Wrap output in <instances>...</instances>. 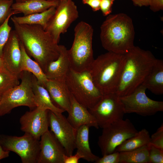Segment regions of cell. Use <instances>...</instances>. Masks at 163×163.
Masks as SVG:
<instances>
[{
  "mask_svg": "<svg viewBox=\"0 0 163 163\" xmlns=\"http://www.w3.org/2000/svg\"><path fill=\"white\" fill-rule=\"evenodd\" d=\"M135 36L132 20L123 13L108 15L100 27L101 44L108 52L125 53L134 46Z\"/></svg>",
  "mask_w": 163,
  "mask_h": 163,
  "instance_id": "3957f363",
  "label": "cell"
},
{
  "mask_svg": "<svg viewBox=\"0 0 163 163\" xmlns=\"http://www.w3.org/2000/svg\"><path fill=\"white\" fill-rule=\"evenodd\" d=\"M146 90L141 85L129 94L119 97L125 113H135L146 116L163 111V102L149 98L146 94Z\"/></svg>",
  "mask_w": 163,
  "mask_h": 163,
  "instance_id": "8fae6325",
  "label": "cell"
},
{
  "mask_svg": "<svg viewBox=\"0 0 163 163\" xmlns=\"http://www.w3.org/2000/svg\"><path fill=\"white\" fill-rule=\"evenodd\" d=\"M44 87L54 105L68 113L70 109L71 93L66 83V78L48 79Z\"/></svg>",
  "mask_w": 163,
  "mask_h": 163,
  "instance_id": "e0dca14e",
  "label": "cell"
},
{
  "mask_svg": "<svg viewBox=\"0 0 163 163\" xmlns=\"http://www.w3.org/2000/svg\"><path fill=\"white\" fill-rule=\"evenodd\" d=\"M48 118L50 130L64 147L66 155H73L77 131L62 113H55L49 110Z\"/></svg>",
  "mask_w": 163,
  "mask_h": 163,
  "instance_id": "4fadbf2b",
  "label": "cell"
},
{
  "mask_svg": "<svg viewBox=\"0 0 163 163\" xmlns=\"http://www.w3.org/2000/svg\"><path fill=\"white\" fill-rule=\"evenodd\" d=\"M150 143L155 146L163 150V123L150 137Z\"/></svg>",
  "mask_w": 163,
  "mask_h": 163,
  "instance_id": "1f68e13d",
  "label": "cell"
},
{
  "mask_svg": "<svg viewBox=\"0 0 163 163\" xmlns=\"http://www.w3.org/2000/svg\"><path fill=\"white\" fill-rule=\"evenodd\" d=\"M136 6L142 7L149 6L150 0H132Z\"/></svg>",
  "mask_w": 163,
  "mask_h": 163,
  "instance_id": "74e56055",
  "label": "cell"
},
{
  "mask_svg": "<svg viewBox=\"0 0 163 163\" xmlns=\"http://www.w3.org/2000/svg\"><path fill=\"white\" fill-rule=\"evenodd\" d=\"M48 111L37 107L26 112L20 119L21 130L40 140L49 129Z\"/></svg>",
  "mask_w": 163,
  "mask_h": 163,
  "instance_id": "5bb4252c",
  "label": "cell"
},
{
  "mask_svg": "<svg viewBox=\"0 0 163 163\" xmlns=\"http://www.w3.org/2000/svg\"><path fill=\"white\" fill-rule=\"evenodd\" d=\"M19 79L3 66L0 68V99L6 92L20 84Z\"/></svg>",
  "mask_w": 163,
  "mask_h": 163,
  "instance_id": "83f0119b",
  "label": "cell"
},
{
  "mask_svg": "<svg viewBox=\"0 0 163 163\" xmlns=\"http://www.w3.org/2000/svg\"><path fill=\"white\" fill-rule=\"evenodd\" d=\"M79 17L77 7L73 0H61L45 30L58 43L60 35L66 32L71 24Z\"/></svg>",
  "mask_w": 163,
  "mask_h": 163,
  "instance_id": "30bf717a",
  "label": "cell"
},
{
  "mask_svg": "<svg viewBox=\"0 0 163 163\" xmlns=\"http://www.w3.org/2000/svg\"><path fill=\"white\" fill-rule=\"evenodd\" d=\"M49 1H59L61 0H47Z\"/></svg>",
  "mask_w": 163,
  "mask_h": 163,
  "instance_id": "60d3db41",
  "label": "cell"
},
{
  "mask_svg": "<svg viewBox=\"0 0 163 163\" xmlns=\"http://www.w3.org/2000/svg\"><path fill=\"white\" fill-rule=\"evenodd\" d=\"M0 144L4 149L16 153L22 163H37L40 140L25 133L21 136L0 135Z\"/></svg>",
  "mask_w": 163,
  "mask_h": 163,
  "instance_id": "9c48e42d",
  "label": "cell"
},
{
  "mask_svg": "<svg viewBox=\"0 0 163 163\" xmlns=\"http://www.w3.org/2000/svg\"><path fill=\"white\" fill-rule=\"evenodd\" d=\"M72 45L67 50L71 68L78 72L88 70L94 58L92 39L94 30L88 23L81 21L75 26Z\"/></svg>",
  "mask_w": 163,
  "mask_h": 163,
  "instance_id": "5b68a950",
  "label": "cell"
},
{
  "mask_svg": "<svg viewBox=\"0 0 163 163\" xmlns=\"http://www.w3.org/2000/svg\"><path fill=\"white\" fill-rule=\"evenodd\" d=\"M66 81L76 101L88 109L92 108L103 95L94 84L88 70L78 72L70 68Z\"/></svg>",
  "mask_w": 163,
  "mask_h": 163,
  "instance_id": "8992f818",
  "label": "cell"
},
{
  "mask_svg": "<svg viewBox=\"0 0 163 163\" xmlns=\"http://www.w3.org/2000/svg\"><path fill=\"white\" fill-rule=\"evenodd\" d=\"M114 0H101L100 9L104 16H107L112 12V7Z\"/></svg>",
  "mask_w": 163,
  "mask_h": 163,
  "instance_id": "836d02e7",
  "label": "cell"
},
{
  "mask_svg": "<svg viewBox=\"0 0 163 163\" xmlns=\"http://www.w3.org/2000/svg\"><path fill=\"white\" fill-rule=\"evenodd\" d=\"M59 1L47 0H26L16 1L11 6L12 10L16 14L22 13L24 16L40 13L52 7H56Z\"/></svg>",
  "mask_w": 163,
  "mask_h": 163,
  "instance_id": "ffe728a7",
  "label": "cell"
},
{
  "mask_svg": "<svg viewBox=\"0 0 163 163\" xmlns=\"http://www.w3.org/2000/svg\"><path fill=\"white\" fill-rule=\"evenodd\" d=\"M82 158L81 156L77 153L70 156L65 155L64 157V163H78L80 159Z\"/></svg>",
  "mask_w": 163,
  "mask_h": 163,
  "instance_id": "8d00e7d4",
  "label": "cell"
},
{
  "mask_svg": "<svg viewBox=\"0 0 163 163\" xmlns=\"http://www.w3.org/2000/svg\"><path fill=\"white\" fill-rule=\"evenodd\" d=\"M2 58L3 66L11 74L19 78L21 72V52L20 41L14 30H11L3 47Z\"/></svg>",
  "mask_w": 163,
  "mask_h": 163,
  "instance_id": "2e32d148",
  "label": "cell"
},
{
  "mask_svg": "<svg viewBox=\"0 0 163 163\" xmlns=\"http://www.w3.org/2000/svg\"><path fill=\"white\" fill-rule=\"evenodd\" d=\"M12 15H10L3 23L0 26V56L1 57L3 47L12 30L11 27L9 24L8 22Z\"/></svg>",
  "mask_w": 163,
  "mask_h": 163,
  "instance_id": "f1b7e54d",
  "label": "cell"
},
{
  "mask_svg": "<svg viewBox=\"0 0 163 163\" xmlns=\"http://www.w3.org/2000/svg\"><path fill=\"white\" fill-rule=\"evenodd\" d=\"M20 84L6 92L0 99V117L10 113L15 107L25 106L32 110L37 107L32 84V74L27 71L20 73Z\"/></svg>",
  "mask_w": 163,
  "mask_h": 163,
  "instance_id": "52a82bcc",
  "label": "cell"
},
{
  "mask_svg": "<svg viewBox=\"0 0 163 163\" xmlns=\"http://www.w3.org/2000/svg\"><path fill=\"white\" fill-rule=\"evenodd\" d=\"M3 66V62L2 57L0 56V68Z\"/></svg>",
  "mask_w": 163,
  "mask_h": 163,
  "instance_id": "ab89813d",
  "label": "cell"
},
{
  "mask_svg": "<svg viewBox=\"0 0 163 163\" xmlns=\"http://www.w3.org/2000/svg\"><path fill=\"white\" fill-rule=\"evenodd\" d=\"M32 84L34 101L37 107L50 110L55 113H62L65 112L54 105L46 88L38 82L33 74Z\"/></svg>",
  "mask_w": 163,
  "mask_h": 163,
  "instance_id": "7402d4cb",
  "label": "cell"
},
{
  "mask_svg": "<svg viewBox=\"0 0 163 163\" xmlns=\"http://www.w3.org/2000/svg\"><path fill=\"white\" fill-rule=\"evenodd\" d=\"M13 3V0H0V26L10 15L16 14L11 9Z\"/></svg>",
  "mask_w": 163,
  "mask_h": 163,
  "instance_id": "f546056e",
  "label": "cell"
},
{
  "mask_svg": "<svg viewBox=\"0 0 163 163\" xmlns=\"http://www.w3.org/2000/svg\"><path fill=\"white\" fill-rule=\"evenodd\" d=\"M150 9L153 11L156 12L163 10V0H150Z\"/></svg>",
  "mask_w": 163,
  "mask_h": 163,
  "instance_id": "e575fe53",
  "label": "cell"
},
{
  "mask_svg": "<svg viewBox=\"0 0 163 163\" xmlns=\"http://www.w3.org/2000/svg\"><path fill=\"white\" fill-rule=\"evenodd\" d=\"M124 62V54L108 51L94 60L88 71L103 95L115 93Z\"/></svg>",
  "mask_w": 163,
  "mask_h": 163,
  "instance_id": "277c9868",
  "label": "cell"
},
{
  "mask_svg": "<svg viewBox=\"0 0 163 163\" xmlns=\"http://www.w3.org/2000/svg\"><path fill=\"white\" fill-rule=\"evenodd\" d=\"M84 4L90 6L94 11H96L100 9L101 0H82Z\"/></svg>",
  "mask_w": 163,
  "mask_h": 163,
  "instance_id": "d590c367",
  "label": "cell"
},
{
  "mask_svg": "<svg viewBox=\"0 0 163 163\" xmlns=\"http://www.w3.org/2000/svg\"><path fill=\"white\" fill-rule=\"evenodd\" d=\"M70 101V109L67 118L76 131L83 125L99 128L96 119L88 109L77 102L71 94Z\"/></svg>",
  "mask_w": 163,
  "mask_h": 163,
  "instance_id": "ac0fdd59",
  "label": "cell"
},
{
  "mask_svg": "<svg viewBox=\"0 0 163 163\" xmlns=\"http://www.w3.org/2000/svg\"><path fill=\"white\" fill-rule=\"evenodd\" d=\"M150 142V136L148 131L143 129L134 136L126 139L119 145L115 151H128L148 145Z\"/></svg>",
  "mask_w": 163,
  "mask_h": 163,
  "instance_id": "484cf974",
  "label": "cell"
},
{
  "mask_svg": "<svg viewBox=\"0 0 163 163\" xmlns=\"http://www.w3.org/2000/svg\"><path fill=\"white\" fill-rule=\"evenodd\" d=\"M40 151L37 163H64L65 149L53 133L49 129L40 140Z\"/></svg>",
  "mask_w": 163,
  "mask_h": 163,
  "instance_id": "9a60e30c",
  "label": "cell"
},
{
  "mask_svg": "<svg viewBox=\"0 0 163 163\" xmlns=\"http://www.w3.org/2000/svg\"><path fill=\"white\" fill-rule=\"evenodd\" d=\"M16 1H24L26 0H15Z\"/></svg>",
  "mask_w": 163,
  "mask_h": 163,
  "instance_id": "b9f144b4",
  "label": "cell"
},
{
  "mask_svg": "<svg viewBox=\"0 0 163 163\" xmlns=\"http://www.w3.org/2000/svg\"><path fill=\"white\" fill-rule=\"evenodd\" d=\"M12 21L14 30L27 53L39 64L44 72L48 64L59 56V45L40 25L19 24Z\"/></svg>",
  "mask_w": 163,
  "mask_h": 163,
  "instance_id": "6da1fadb",
  "label": "cell"
},
{
  "mask_svg": "<svg viewBox=\"0 0 163 163\" xmlns=\"http://www.w3.org/2000/svg\"><path fill=\"white\" fill-rule=\"evenodd\" d=\"M156 95L163 94V61L156 59L152 68L141 84Z\"/></svg>",
  "mask_w": 163,
  "mask_h": 163,
  "instance_id": "44dd1931",
  "label": "cell"
},
{
  "mask_svg": "<svg viewBox=\"0 0 163 163\" xmlns=\"http://www.w3.org/2000/svg\"><path fill=\"white\" fill-rule=\"evenodd\" d=\"M88 125H83L77 130L75 146L76 153L80 155L82 158L88 162H94L99 157L93 154L89 143V129Z\"/></svg>",
  "mask_w": 163,
  "mask_h": 163,
  "instance_id": "603a6c76",
  "label": "cell"
},
{
  "mask_svg": "<svg viewBox=\"0 0 163 163\" xmlns=\"http://www.w3.org/2000/svg\"><path fill=\"white\" fill-rule=\"evenodd\" d=\"M120 152L115 151L113 152L103 155L94 162L95 163H119Z\"/></svg>",
  "mask_w": 163,
  "mask_h": 163,
  "instance_id": "d6a6232c",
  "label": "cell"
},
{
  "mask_svg": "<svg viewBox=\"0 0 163 163\" xmlns=\"http://www.w3.org/2000/svg\"><path fill=\"white\" fill-rule=\"evenodd\" d=\"M89 111L101 128L123 119L125 114L122 103L114 93L103 95L98 102Z\"/></svg>",
  "mask_w": 163,
  "mask_h": 163,
  "instance_id": "7c38bea8",
  "label": "cell"
},
{
  "mask_svg": "<svg viewBox=\"0 0 163 163\" xmlns=\"http://www.w3.org/2000/svg\"><path fill=\"white\" fill-rule=\"evenodd\" d=\"M59 56L56 60L49 63L45 70L48 79L65 78L71 68L66 48L61 45H59Z\"/></svg>",
  "mask_w": 163,
  "mask_h": 163,
  "instance_id": "d6986e66",
  "label": "cell"
},
{
  "mask_svg": "<svg viewBox=\"0 0 163 163\" xmlns=\"http://www.w3.org/2000/svg\"><path fill=\"white\" fill-rule=\"evenodd\" d=\"M56 10V7H52L41 12L23 16H14L11 18L12 21L19 24L38 25L45 30Z\"/></svg>",
  "mask_w": 163,
  "mask_h": 163,
  "instance_id": "d4e9b609",
  "label": "cell"
},
{
  "mask_svg": "<svg viewBox=\"0 0 163 163\" xmlns=\"http://www.w3.org/2000/svg\"><path fill=\"white\" fill-rule=\"evenodd\" d=\"M149 163H163V150L157 148L150 143L148 145Z\"/></svg>",
  "mask_w": 163,
  "mask_h": 163,
  "instance_id": "4dcf8cb0",
  "label": "cell"
},
{
  "mask_svg": "<svg viewBox=\"0 0 163 163\" xmlns=\"http://www.w3.org/2000/svg\"><path fill=\"white\" fill-rule=\"evenodd\" d=\"M124 55V62L115 93L128 95L140 85L150 71L156 58L150 51L135 46Z\"/></svg>",
  "mask_w": 163,
  "mask_h": 163,
  "instance_id": "7a4b0ae2",
  "label": "cell"
},
{
  "mask_svg": "<svg viewBox=\"0 0 163 163\" xmlns=\"http://www.w3.org/2000/svg\"><path fill=\"white\" fill-rule=\"evenodd\" d=\"M10 152V151L4 149L0 144V161L3 159L8 157Z\"/></svg>",
  "mask_w": 163,
  "mask_h": 163,
  "instance_id": "f35d334b",
  "label": "cell"
},
{
  "mask_svg": "<svg viewBox=\"0 0 163 163\" xmlns=\"http://www.w3.org/2000/svg\"><path fill=\"white\" fill-rule=\"evenodd\" d=\"M148 145L132 150L120 152V163H149Z\"/></svg>",
  "mask_w": 163,
  "mask_h": 163,
  "instance_id": "4316f807",
  "label": "cell"
},
{
  "mask_svg": "<svg viewBox=\"0 0 163 163\" xmlns=\"http://www.w3.org/2000/svg\"><path fill=\"white\" fill-rule=\"evenodd\" d=\"M20 46L21 52V72L26 71L30 72L36 78L38 82L44 87L48 80L45 73L39 64L30 58L20 42Z\"/></svg>",
  "mask_w": 163,
  "mask_h": 163,
  "instance_id": "cb8c5ba5",
  "label": "cell"
},
{
  "mask_svg": "<svg viewBox=\"0 0 163 163\" xmlns=\"http://www.w3.org/2000/svg\"><path fill=\"white\" fill-rule=\"evenodd\" d=\"M102 129L97 142L102 156L115 151L119 145L138 132L128 119L119 120Z\"/></svg>",
  "mask_w": 163,
  "mask_h": 163,
  "instance_id": "ba28073f",
  "label": "cell"
}]
</instances>
